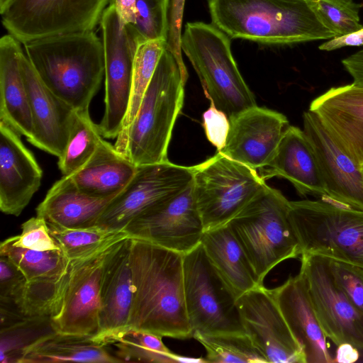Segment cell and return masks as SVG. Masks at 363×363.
Returning <instances> with one entry per match:
<instances>
[{
  "mask_svg": "<svg viewBox=\"0 0 363 363\" xmlns=\"http://www.w3.org/2000/svg\"><path fill=\"white\" fill-rule=\"evenodd\" d=\"M229 122L225 145L219 152L257 172L272 160L289 126L284 114L257 105L229 117Z\"/></svg>",
  "mask_w": 363,
  "mask_h": 363,
  "instance_id": "18",
  "label": "cell"
},
{
  "mask_svg": "<svg viewBox=\"0 0 363 363\" xmlns=\"http://www.w3.org/2000/svg\"><path fill=\"white\" fill-rule=\"evenodd\" d=\"M212 24L230 38L268 45L331 39L306 0H208Z\"/></svg>",
  "mask_w": 363,
  "mask_h": 363,
  "instance_id": "3",
  "label": "cell"
},
{
  "mask_svg": "<svg viewBox=\"0 0 363 363\" xmlns=\"http://www.w3.org/2000/svg\"><path fill=\"white\" fill-rule=\"evenodd\" d=\"M230 38L213 24L187 23L181 48L200 79L206 96L229 118L257 105L230 48Z\"/></svg>",
  "mask_w": 363,
  "mask_h": 363,
  "instance_id": "6",
  "label": "cell"
},
{
  "mask_svg": "<svg viewBox=\"0 0 363 363\" xmlns=\"http://www.w3.org/2000/svg\"><path fill=\"white\" fill-rule=\"evenodd\" d=\"M20 65L33 121V135L27 140L59 157L68 140L74 110L43 84L23 51Z\"/></svg>",
  "mask_w": 363,
  "mask_h": 363,
  "instance_id": "20",
  "label": "cell"
},
{
  "mask_svg": "<svg viewBox=\"0 0 363 363\" xmlns=\"http://www.w3.org/2000/svg\"><path fill=\"white\" fill-rule=\"evenodd\" d=\"M26 283L21 270L8 257L0 255V303L16 304Z\"/></svg>",
  "mask_w": 363,
  "mask_h": 363,
  "instance_id": "41",
  "label": "cell"
},
{
  "mask_svg": "<svg viewBox=\"0 0 363 363\" xmlns=\"http://www.w3.org/2000/svg\"><path fill=\"white\" fill-rule=\"evenodd\" d=\"M0 255L8 257L24 274L27 281L63 276L69 259L61 250L40 251L16 247L8 238L0 245Z\"/></svg>",
  "mask_w": 363,
  "mask_h": 363,
  "instance_id": "32",
  "label": "cell"
},
{
  "mask_svg": "<svg viewBox=\"0 0 363 363\" xmlns=\"http://www.w3.org/2000/svg\"><path fill=\"white\" fill-rule=\"evenodd\" d=\"M111 199L90 196L77 188L70 176H62L37 206L36 216L66 228L92 227Z\"/></svg>",
  "mask_w": 363,
  "mask_h": 363,
  "instance_id": "26",
  "label": "cell"
},
{
  "mask_svg": "<svg viewBox=\"0 0 363 363\" xmlns=\"http://www.w3.org/2000/svg\"><path fill=\"white\" fill-rule=\"evenodd\" d=\"M130 237L184 255L197 247L204 233L192 181L179 194L147 209L125 228Z\"/></svg>",
  "mask_w": 363,
  "mask_h": 363,
  "instance_id": "15",
  "label": "cell"
},
{
  "mask_svg": "<svg viewBox=\"0 0 363 363\" xmlns=\"http://www.w3.org/2000/svg\"><path fill=\"white\" fill-rule=\"evenodd\" d=\"M43 170L21 135L0 121V210L18 216L41 184Z\"/></svg>",
  "mask_w": 363,
  "mask_h": 363,
  "instance_id": "21",
  "label": "cell"
},
{
  "mask_svg": "<svg viewBox=\"0 0 363 363\" xmlns=\"http://www.w3.org/2000/svg\"><path fill=\"white\" fill-rule=\"evenodd\" d=\"M193 172L194 166L169 161L138 166L129 183L108 203L96 225L124 230L142 213L185 189L192 181Z\"/></svg>",
  "mask_w": 363,
  "mask_h": 363,
  "instance_id": "12",
  "label": "cell"
},
{
  "mask_svg": "<svg viewBox=\"0 0 363 363\" xmlns=\"http://www.w3.org/2000/svg\"><path fill=\"white\" fill-rule=\"evenodd\" d=\"M292 335L302 348L306 363H332L327 337L315 316L306 280L301 272L269 289Z\"/></svg>",
  "mask_w": 363,
  "mask_h": 363,
  "instance_id": "23",
  "label": "cell"
},
{
  "mask_svg": "<svg viewBox=\"0 0 363 363\" xmlns=\"http://www.w3.org/2000/svg\"><path fill=\"white\" fill-rule=\"evenodd\" d=\"M63 362H121L108 352L106 345L99 343L91 336L57 332L30 348L20 363Z\"/></svg>",
  "mask_w": 363,
  "mask_h": 363,
  "instance_id": "29",
  "label": "cell"
},
{
  "mask_svg": "<svg viewBox=\"0 0 363 363\" xmlns=\"http://www.w3.org/2000/svg\"><path fill=\"white\" fill-rule=\"evenodd\" d=\"M104 54L105 109L99 124L104 138H116L126 116L133 62L139 42L130 25L123 23L112 0L99 21Z\"/></svg>",
  "mask_w": 363,
  "mask_h": 363,
  "instance_id": "10",
  "label": "cell"
},
{
  "mask_svg": "<svg viewBox=\"0 0 363 363\" xmlns=\"http://www.w3.org/2000/svg\"><path fill=\"white\" fill-rule=\"evenodd\" d=\"M9 238L16 247L40 251L61 250L50 233L46 220L38 216L21 225L20 235Z\"/></svg>",
  "mask_w": 363,
  "mask_h": 363,
  "instance_id": "40",
  "label": "cell"
},
{
  "mask_svg": "<svg viewBox=\"0 0 363 363\" xmlns=\"http://www.w3.org/2000/svg\"><path fill=\"white\" fill-rule=\"evenodd\" d=\"M188 78L174 55L163 52L138 111L114 146L135 166L169 161L168 147L184 104Z\"/></svg>",
  "mask_w": 363,
  "mask_h": 363,
  "instance_id": "4",
  "label": "cell"
},
{
  "mask_svg": "<svg viewBox=\"0 0 363 363\" xmlns=\"http://www.w3.org/2000/svg\"><path fill=\"white\" fill-rule=\"evenodd\" d=\"M184 4V0L169 1L167 48L174 55L179 64L186 67L181 52V28Z\"/></svg>",
  "mask_w": 363,
  "mask_h": 363,
  "instance_id": "43",
  "label": "cell"
},
{
  "mask_svg": "<svg viewBox=\"0 0 363 363\" xmlns=\"http://www.w3.org/2000/svg\"><path fill=\"white\" fill-rule=\"evenodd\" d=\"M315 114L342 149L363 167V86L331 87L313 99Z\"/></svg>",
  "mask_w": 363,
  "mask_h": 363,
  "instance_id": "22",
  "label": "cell"
},
{
  "mask_svg": "<svg viewBox=\"0 0 363 363\" xmlns=\"http://www.w3.org/2000/svg\"><path fill=\"white\" fill-rule=\"evenodd\" d=\"M169 0H135L134 22L128 24L139 43L166 40L168 33Z\"/></svg>",
  "mask_w": 363,
  "mask_h": 363,
  "instance_id": "38",
  "label": "cell"
},
{
  "mask_svg": "<svg viewBox=\"0 0 363 363\" xmlns=\"http://www.w3.org/2000/svg\"><path fill=\"white\" fill-rule=\"evenodd\" d=\"M123 23L125 25L134 22L135 0H113Z\"/></svg>",
  "mask_w": 363,
  "mask_h": 363,
  "instance_id": "46",
  "label": "cell"
},
{
  "mask_svg": "<svg viewBox=\"0 0 363 363\" xmlns=\"http://www.w3.org/2000/svg\"><path fill=\"white\" fill-rule=\"evenodd\" d=\"M237 306L245 334L267 362L306 363L269 289H252L237 298Z\"/></svg>",
  "mask_w": 363,
  "mask_h": 363,
  "instance_id": "16",
  "label": "cell"
},
{
  "mask_svg": "<svg viewBox=\"0 0 363 363\" xmlns=\"http://www.w3.org/2000/svg\"><path fill=\"white\" fill-rule=\"evenodd\" d=\"M103 137L89 110L74 111L68 140L58 157L63 176H70L82 167L95 152Z\"/></svg>",
  "mask_w": 363,
  "mask_h": 363,
  "instance_id": "31",
  "label": "cell"
},
{
  "mask_svg": "<svg viewBox=\"0 0 363 363\" xmlns=\"http://www.w3.org/2000/svg\"><path fill=\"white\" fill-rule=\"evenodd\" d=\"M167 47V40L162 39L145 41L138 44L133 62L128 109L116 141L124 137L135 118L160 57Z\"/></svg>",
  "mask_w": 363,
  "mask_h": 363,
  "instance_id": "34",
  "label": "cell"
},
{
  "mask_svg": "<svg viewBox=\"0 0 363 363\" xmlns=\"http://www.w3.org/2000/svg\"><path fill=\"white\" fill-rule=\"evenodd\" d=\"M303 124L325 186L326 196L322 199L363 211V167L342 149L313 112L303 113Z\"/></svg>",
  "mask_w": 363,
  "mask_h": 363,
  "instance_id": "17",
  "label": "cell"
},
{
  "mask_svg": "<svg viewBox=\"0 0 363 363\" xmlns=\"http://www.w3.org/2000/svg\"><path fill=\"white\" fill-rule=\"evenodd\" d=\"M47 223L50 233L69 260L89 255L130 236L125 230H111L98 225L66 228Z\"/></svg>",
  "mask_w": 363,
  "mask_h": 363,
  "instance_id": "33",
  "label": "cell"
},
{
  "mask_svg": "<svg viewBox=\"0 0 363 363\" xmlns=\"http://www.w3.org/2000/svg\"><path fill=\"white\" fill-rule=\"evenodd\" d=\"M43 84L74 111L89 110L104 77L103 44L94 30L60 34L23 44Z\"/></svg>",
  "mask_w": 363,
  "mask_h": 363,
  "instance_id": "2",
  "label": "cell"
},
{
  "mask_svg": "<svg viewBox=\"0 0 363 363\" xmlns=\"http://www.w3.org/2000/svg\"><path fill=\"white\" fill-rule=\"evenodd\" d=\"M137 166L102 139L89 161L70 175L83 193L99 199H113L134 176Z\"/></svg>",
  "mask_w": 363,
  "mask_h": 363,
  "instance_id": "27",
  "label": "cell"
},
{
  "mask_svg": "<svg viewBox=\"0 0 363 363\" xmlns=\"http://www.w3.org/2000/svg\"><path fill=\"white\" fill-rule=\"evenodd\" d=\"M0 311L1 363H20L30 348L57 333L50 316L26 315L16 309Z\"/></svg>",
  "mask_w": 363,
  "mask_h": 363,
  "instance_id": "30",
  "label": "cell"
},
{
  "mask_svg": "<svg viewBox=\"0 0 363 363\" xmlns=\"http://www.w3.org/2000/svg\"><path fill=\"white\" fill-rule=\"evenodd\" d=\"M131 241L129 236L116 243L103 264L99 331L94 339L106 346L129 330L134 295L130 264Z\"/></svg>",
  "mask_w": 363,
  "mask_h": 363,
  "instance_id": "19",
  "label": "cell"
},
{
  "mask_svg": "<svg viewBox=\"0 0 363 363\" xmlns=\"http://www.w3.org/2000/svg\"><path fill=\"white\" fill-rule=\"evenodd\" d=\"M203 127L207 139L220 151L225 146L228 137L229 118L211 103L209 108L203 113Z\"/></svg>",
  "mask_w": 363,
  "mask_h": 363,
  "instance_id": "42",
  "label": "cell"
},
{
  "mask_svg": "<svg viewBox=\"0 0 363 363\" xmlns=\"http://www.w3.org/2000/svg\"><path fill=\"white\" fill-rule=\"evenodd\" d=\"M303 276L315 316L325 337L337 346L349 343L363 351V313L336 284L324 257L303 254Z\"/></svg>",
  "mask_w": 363,
  "mask_h": 363,
  "instance_id": "13",
  "label": "cell"
},
{
  "mask_svg": "<svg viewBox=\"0 0 363 363\" xmlns=\"http://www.w3.org/2000/svg\"><path fill=\"white\" fill-rule=\"evenodd\" d=\"M117 242L89 255L69 260L60 305L51 317L57 332L93 337L97 335L103 264Z\"/></svg>",
  "mask_w": 363,
  "mask_h": 363,
  "instance_id": "14",
  "label": "cell"
},
{
  "mask_svg": "<svg viewBox=\"0 0 363 363\" xmlns=\"http://www.w3.org/2000/svg\"><path fill=\"white\" fill-rule=\"evenodd\" d=\"M192 184L204 232L228 224L267 185L257 170L220 152L194 166Z\"/></svg>",
  "mask_w": 363,
  "mask_h": 363,
  "instance_id": "8",
  "label": "cell"
},
{
  "mask_svg": "<svg viewBox=\"0 0 363 363\" xmlns=\"http://www.w3.org/2000/svg\"><path fill=\"white\" fill-rule=\"evenodd\" d=\"M183 267L192 337L196 333H245L238 297L211 263L201 243L184 255Z\"/></svg>",
  "mask_w": 363,
  "mask_h": 363,
  "instance_id": "9",
  "label": "cell"
},
{
  "mask_svg": "<svg viewBox=\"0 0 363 363\" xmlns=\"http://www.w3.org/2000/svg\"><path fill=\"white\" fill-rule=\"evenodd\" d=\"M359 359V350L349 343L337 346L335 362L352 363Z\"/></svg>",
  "mask_w": 363,
  "mask_h": 363,
  "instance_id": "47",
  "label": "cell"
},
{
  "mask_svg": "<svg viewBox=\"0 0 363 363\" xmlns=\"http://www.w3.org/2000/svg\"><path fill=\"white\" fill-rule=\"evenodd\" d=\"M325 258L336 284L363 313V268L337 259Z\"/></svg>",
  "mask_w": 363,
  "mask_h": 363,
  "instance_id": "39",
  "label": "cell"
},
{
  "mask_svg": "<svg viewBox=\"0 0 363 363\" xmlns=\"http://www.w3.org/2000/svg\"><path fill=\"white\" fill-rule=\"evenodd\" d=\"M11 0H0V11L1 12Z\"/></svg>",
  "mask_w": 363,
  "mask_h": 363,
  "instance_id": "48",
  "label": "cell"
},
{
  "mask_svg": "<svg viewBox=\"0 0 363 363\" xmlns=\"http://www.w3.org/2000/svg\"><path fill=\"white\" fill-rule=\"evenodd\" d=\"M289 219L301 255H318L363 268L362 210L322 199L290 201Z\"/></svg>",
  "mask_w": 363,
  "mask_h": 363,
  "instance_id": "7",
  "label": "cell"
},
{
  "mask_svg": "<svg viewBox=\"0 0 363 363\" xmlns=\"http://www.w3.org/2000/svg\"><path fill=\"white\" fill-rule=\"evenodd\" d=\"M258 173L265 181L273 177L287 179L301 196H326L313 146L303 130L296 126L286 128L272 160Z\"/></svg>",
  "mask_w": 363,
  "mask_h": 363,
  "instance_id": "24",
  "label": "cell"
},
{
  "mask_svg": "<svg viewBox=\"0 0 363 363\" xmlns=\"http://www.w3.org/2000/svg\"><path fill=\"white\" fill-rule=\"evenodd\" d=\"M342 64L353 82L363 86V48L343 59Z\"/></svg>",
  "mask_w": 363,
  "mask_h": 363,
  "instance_id": "45",
  "label": "cell"
},
{
  "mask_svg": "<svg viewBox=\"0 0 363 363\" xmlns=\"http://www.w3.org/2000/svg\"><path fill=\"white\" fill-rule=\"evenodd\" d=\"M363 45V26L346 35L336 36L321 43L318 49L323 51H333L345 47H359Z\"/></svg>",
  "mask_w": 363,
  "mask_h": 363,
  "instance_id": "44",
  "label": "cell"
},
{
  "mask_svg": "<svg viewBox=\"0 0 363 363\" xmlns=\"http://www.w3.org/2000/svg\"><path fill=\"white\" fill-rule=\"evenodd\" d=\"M320 23L336 36L361 28L362 4L353 0H306Z\"/></svg>",
  "mask_w": 363,
  "mask_h": 363,
  "instance_id": "37",
  "label": "cell"
},
{
  "mask_svg": "<svg viewBox=\"0 0 363 363\" xmlns=\"http://www.w3.org/2000/svg\"><path fill=\"white\" fill-rule=\"evenodd\" d=\"M201 243L211 263L238 298L264 286L228 224L204 232Z\"/></svg>",
  "mask_w": 363,
  "mask_h": 363,
  "instance_id": "28",
  "label": "cell"
},
{
  "mask_svg": "<svg viewBox=\"0 0 363 363\" xmlns=\"http://www.w3.org/2000/svg\"><path fill=\"white\" fill-rule=\"evenodd\" d=\"M112 0H11L1 12L8 33L21 43L94 30Z\"/></svg>",
  "mask_w": 363,
  "mask_h": 363,
  "instance_id": "11",
  "label": "cell"
},
{
  "mask_svg": "<svg viewBox=\"0 0 363 363\" xmlns=\"http://www.w3.org/2000/svg\"><path fill=\"white\" fill-rule=\"evenodd\" d=\"M289 207L290 201L267 184L228 223L262 285L277 264L301 257L289 219Z\"/></svg>",
  "mask_w": 363,
  "mask_h": 363,
  "instance_id": "5",
  "label": "cell"
},
{
  "mask_svg": "<svg viewBox=\"0 0 363 363\" xmlns=\"http://www.w3.org/2000/svg\"><path fill=\"white\" fill-rule=\"evenodd\" d=\"M206 350V362L266 363L265 357L245 333L205 334L193 337Z\"/></svg>",
  "mask_w": 363,
  "mask_h": 363,
  "instance_id": "35",
  "label": "cell"
},
{
  "mask_svg": "<svg viewBox=\"0 0 363 363\" xmlns=\"http://www.w3.org/2000/svg\"><path fill=\"white\" fill-rule=\"evenodd\" d=\"M162 337L130 329L113 343L116 356L121 362L174 363L180 355L172 352L162 342Z\"/></svg>",
  "mask_w": 363,
  "mask_h": 363,
  "instance_id": "36",
  "label": "cell"
},
{
  "mask_svg": "<svg viewBox=\"0 0 363 363\" xmlns=\"http://www.w3.org/2000/svg\"><path fill=\"white\" fill-rule=\"evenodd\" d=\"M21 43L8 33L0 39V121L27 140L33 135V121L22 77Z\"/></svg>",
  "mask_w": 363,
  "mask_h": 363,
  "instance_id": "25",
  "label": "cell"
},
{
  "mask_svg": "<svg viewBox=\"0 0 363 363\" xmlns=\"http://www.w3.org/2000/svg\"><path fill=\"white\" fill-rule=\"evenodd\" d=\"M184 255L132 238L134 295L129 330L162 337H192L184 291Z\"/></svg>",
  "mask_w": 363,
  "mask_h": 363,
  "instance_id": "1",
  "label": "cell"
}]
</instances>
